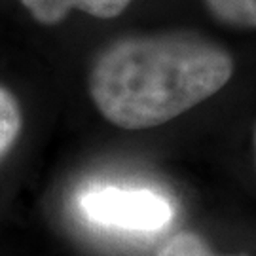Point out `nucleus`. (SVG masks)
I'll use <instances>...</instances> for the list:
<instances>
[{
  "mask_svg": "<svg viewBox=\"0 0 256 256\" xmlns=\"http://www.w3.org/2000/svg\"><path fill=\"white\" fill-rule=\"evenodd\" d=\"M232 74V55L196 32L129 36L97 57L90 95L110 124L135 131L167 124L207 101Z\"/></svg>",
  "mask_w": 256,
  "mask_h": 256,
  "instance_id": "1",
  "label": "nucleus"
},
{
  "mask_svg": "<svg viewBox=\"0 0 256 256\" xmlns=\"http://www.w3.org/2000/svg\"><path fill=\"white\" fill-rule=\"evenodd\" d=\"M80 209L95 224L129 232L164 230L174 214L171 203L160 194L114 186L86 192L80 198Z\"/></svg>",
  "mask_w": 256,
  "mask_h": 256,
  "instance_id": "2",
  "label": "nucleus"
},
{
  "mask_svg": "<svg viewBox=\"0 0 256 256\" xmlns=\"http://www.w3.org/2000/svg\"><path fill=\"white\" fill-rule=\"evenodd\" d=\"M23 6L32 14V18L54 25L68 16L70 10H82L93 18L110 19L120 16L131 0H21Z\"/></svg>",
  "mask_w": 256,
  "mask_h": 256,
  "instance_id": "3",
  "label": "nucleus"
},
{
  "mask_svg": "<svg viewBox=\"0 0 256 256\" xmlns=\"http://www.w3.org/2000/svg\"><path fill=\"white\" fill-rule=\"evenodd\" d=\"M212 16L232 27L256 28V0H205Z\"/></svg>",
  "mask_w": 256,
  "mask_h": 256,
  "instance_id": "4",
  "label": "nucleus"
},
{
  "mask_svg": "<svg viewBox=\"0 0 256 256\" xmlns=\"http://www.w3.org/2000/svg\"><path fill=\"white\" fill-rule=\"evenodd\" d=\"M158 256H245V254H216L209 243L194 234V232H178L169 238L158 250Z\"/></svg>",
  "mask_w": 256,
  "mask_h": 256,
  "instance_id": "5",
  "label": "nucleus"
},
{
  "mask_svg": "<svg viewBox=\"0 0 256 256\" xmlns=\"http://www.w3.org/2000/svg\"><path fill=\"white\" fill-rule=\"evenodd\" d=\"M21 129V110L16 97L0 86V156L16 142Z\"/></svg>",
  "mask_w": 256,
  "mask_h": 256,
  "instance_id": "6",
  "label": "nucleus"
},
{
  "mask_svg": "<svg viewBox=\"0 0 256 256\" xmlns=\"http://www.w3.org/2000/svg\"><path fill=\"white\" fill-rule=\"evenodd\" d=\"M254 144H256V133H254Z\"/></svg>",
  "mask_w": 256,
  "mask_h": 256,
  "instance_id": "7",
  "label": "nucleus"
}]
</instances>
